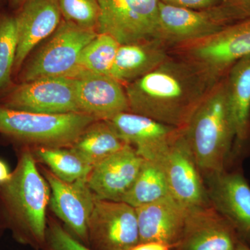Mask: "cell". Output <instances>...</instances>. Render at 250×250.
I'll list each match as a JSON object with an SVG mask.
<instances>
[{"mask_svg":"<svg viewBox=\"0 0 250 250\" xmlns=\"http://www.w3.org/2000/svg\"><path fill=\"white\" fill-rule=\"evenodd\" d=\"M221 80L187 57H169L152 72L125 85L129 112L184 129Z\"/></svg>","mask_w":250,"mask_h":250,"instance_id":"1","label":"cell"},{"mask_svg":"<svg viewBox=\"0 0 250 250\" xmlns=\"http://www.w3.org/2000/svg\"><path fill=\"white\" fill-rule=\"evenodd\" d=\"M36 161L30 148L21 151L11 177L0 184V202L5 223L16 238L39 250L45 246L50 188Z\"/></svg>","mask_w":250,"mask_h":250,"instance_id":"2","label":"cell"},{"mask_svg":"<svg viewBox=\"0 0 250 250\" xmlns=\"http://www.w3.org/2000/svg\"><path fill=\"white\" fill-rule=\"evenodd\" d=\"M224 77L184 129L204 179L226 170L236 140Z\"/></svg>","mask_w":250,"mask_h":250,"instance_id":"3","label":"cell"},{"mask_svg":"<svg viewBox=\"0 0 250 250\" xmlns=\"http://www.w3.org/2000/svg\"><path fill=\"white\" fill-rule=\"evenodd\" d=\"M95 121L83 113L43 114L0 106V134L36 147H70Z\"/></svg>","mask_w":250,"mask_h":250,"instance_id":"4","label":"cell"},{"mask_svg":"<svg viewBox=\"0 0 250 250\" xmlns=\"http://www.w3.org/2000/svg\"><path fill=\"white\" fill-rule=\"evenodd\" d=\"M243 17L225 2L211 9L192 10L160 2L155 39L177 47L218 34Z\"/></svg>","mask_w":250,"mask_h":250,"instance_id":"5","label":"cell"},{"mask_svg":"<svg viewBox=\"0 0 250 250\" xmlns=\"http://www.w3.org/2000/svg\"><path fill=\"white\" fill-rule=\"evenodd\" d=\"M95 29L80 27L62 19L49 41L23 67L22 82L75 75L83 48L97 36Z\"/></svg>","mask_w":250,"mask_h":250,"instance_id":"6","label":"cell"},{"mask_svg":"<svg viewBox=\"0 0 250 250\" xmlns=\"http://www.w3.org/2000/svg\"><path fill=\"white\" fill-rule=\"evenodd\" d=\"M170 196L188 212L211 205L205 179L188 142L184 130L159 154Z\"/></svg>","mask_w":250,"mask_h":250,"instance_id":"7","label":"cell"},{"mask_svg":"<svg viewBox=\"0 0 250 250\" xmlns=\"http://www.w3.org/2000/svg\"><path fill=\"white\" fill-rule=\"evenodd\" d=\"M161 0H99L96 31L120 45L155 39Z\"/></svg>","mask_w":250,"mask_h":250,"instance_id":"8","label":"cell"},{"mask_svg":"<svg viewBox=\"0 0 250 250\" xmlns=\"http://www.w3.org/2000/svg\"><path fill=\"white\" fill-rule=\"evenodd\" d=\"M221 80L230 67L250 54V18L234 23L203 40L176 47Z\"/></svg>","mask_w":250,"mask_h":250,"instance_id":"9","label":"cell"},{"mask_svg":"<svg viewBox=\"0 0 250 250\" xmlns=\"http://www.w3.org/2000/svg\"><path fill=\"white\" fill-rule=\"evenodd\" d=\"M88 238L93 250L132 249L140 243L135 208L123 202L95 198Z\"/></svg>","mask_w":250,"mask_h":250,"instance_id":"10","label":"cell"},{"mask_svg":"<svg viewBox=\"0 0 250 250\" xmlns=\"http://www.w3.org/2000/svg\"><path fill=\"white\" fill-rule=\"evenodd\" d=\"M0 106L43 114L81 113L75 82L70 77H48L22 82L5 97Z\"/></svg>","mask_w":250,"mask_h":250,"instance_id":"11","label":"cell"},{"mask_svg":"<svg viewBox=\"0 0 250 250\" xmlns=\"http://www.w3.org/2000/svg\"><path fill=\"white\" fill-rule=\"evenodd\" d=\"M42 172L50 188L51 208L70 232L88 246V221L95 197L88 187V179L66 182L44 167Z\"/></svg>","mask_w":250,"mask_h":250,"instance_id":"12","label":"cell"},{"mask_svg":"<svg viewBox=\"0 0 250 250\" xmlns=\"http://www.w3.org/2000/svg\"><path fill=\"white\" fill-rule=\"evenodd\" d=\"M210 204L250 246V186L240 172L226 170L205 179Z\"/></svg>","mask_w":250,"mask_h":250,"instance_id":"13","label":"cell"},{"mask_svg":"<svg viewBox=\"0 0 250 250\" xmlns=\"http://www.w3.org/2000/svg\"><path fill=\"white\" fill-rule=\"evenodd\" d=\"M72 78L81 113L97 121H109L119 113L129 112L125 88L113 77L77 70Z\"/></svg>","mask_w":250,"mask_h":250,"instance_id":"14","label":"cell"},{"mask_svg":"<svg viewBox=\"0 0 250 250\" xmlns=\"http://www.w3.org/2000/svg\"><path fill=\"white\" fill-rule=\"evenodd\" d=\"M143 161L134 147L126 144L94 166L87 181L95 198L122 202L134 184Z\"/></svg>","mask_w":250,"mask_h":250,"instance_id":"15","label":"cell"},{"mask_svg":"<svg viewBox=\"0 0 250 250\" xmlns=\"http://www.w3.org/2000/svg\"><path fill=\"white\" fill-rule=\"evenodd\" d=\"M240 238L231 223L210 205L188 212L175 250H235Z\"/></svg>","mask_w":250,"mask_h":250,"instance_id":"16","label":"cell"},{"mask_svg":"<svg viewBox=\"0 0 250 250\" xmlns=\"http://www.w3.org/2000/svg\"><path fill=\"white\" fill-rule=\"evenodd\" d=\"M19 9L15 16L18 47L14 72L36 46L53 34L62 18L57 0H25Z\"/></svg>","mask_w":250,"mask_h":250,"instance_id":"17","label":"cell"},{"mask_svg":"<svg viewBox=\"0 0 250 250\" xmlns=\"http://www.w3.org/2000/svg\"><path fill=\"white\" fill-rule=\"evenodd\" d=\"M107 121L121 139L146 160H155L183 129L131 112L119 113Z\"/></svg>","mask_w":250,"mask_h":250,"instance_id":"18","label":"cell"},{"mask_svg":"<svg viewBox=\"0 0 250 250\" xmlns=\"http://www.w3.org/2000/svg\"><path fill=\"white\" fill-rule=\"evenodd\" d=\"M139 227V243L159 242L175 248L179 243L188 211L167 195L158 201L135 208Z\"/></svg>","mask_w":250,"mask_h":250,"instance_id":"19","label":"cell"},{"mask_svg":"<svg viewBox=\"0 0 250 250\" xmlns=\"http://www.w3.org/2000/svg\"><path fill=\"white\" fill-rule=\"evenodd\" d=\"M170 57L167 47L158 39L120 45L111 76L123 85L152 72Z\"/></svg>","mask_w":250,"mask_h":250,"instance_id":"20","label":"cell"},{"mask_svg":"<svg viewBox=\"0 0 250 250\" xmlns=\"http://www.w3.org/2000/svg\"><path fill=\"white\" fill-rule=\"evenodd\" d=\"M227 96L239 148L250 139V54L237 61L225 77Z\"/></svg>","mask_w":250,"mask_h":250,"instance_id":"21","label":"cell"},{"mask_svg":"<svg viewBox=\"0 0 250 250\" xmlns=\"http://www.w3.org/2000/svg\"><path fill=\"white\" fill-rule=\"evenodd\" d=\"M126 144L107 121H95L85 128L70 148L93 167Z\"/></svg>","mask_w":250,"mask_h":250,"instance_id":"22","label":"cell"},{"mask_svg":"<svg viewBox=\"0 0 250 250\" xmlns=\"http://www.w3.org/2000/svg\"><path fill=\"white\" fill-rule=\"evenodd\" d=\"M170 195L165 174L156 161L144 159L134 184L122 202L134 208L158 201Z\"/></svg>","mask_w":250,"mask_h":250,"instance_id":"23","label":"cell"},{"mask_svg":"<svg viewBox=\"0 0 250 250\" xmlns=\"http://www.w3.org/2000/svg\"><path fill=\"white\" fill-rule=\"evenodd\" d=\"M32 153L64 182L88 179L93 169V166L70 147H36Z\"/></svg>","mask_w":250,"mask_h":250,"instance_id":"24","label":"cell"},{"mask_svg":"<svg viewBox=\"0 0 250 250\" xmlns=\"http://www.w3.org/2000/svg\"><path fill=\"white\" fill-rule=\"evenodd\" d=\"M120 45L119 42L111 36L98 33L82 50L77 70L111 76L112 67Z\"/></svg>","mask_w":250,"mask_h":250,"instance_id":"25","label":"cell"},{"mask_svg":"<svg viewBox=\"0 0 250 250\" xmlns=\"http://www.w3.org/2000/svg\"><path fill=\"white\" fill-rule=\"evenodd\" d=\"M17 47V28L15 17H1L0 18V93L11 84Z\"/></svg>","mask_w":250,"mask_h":250,"instance_id":"26","label":"cell"},{"mask_svg":"<svg viewBox=\"0 0 250 250\" xmlns=\"http://www.w3.org/2000/svg\"><path fill=\"white\" fill-rule=\"evenodd\" d=\"M63 20L80 27L96 30L100 4L99 0H57Z\"/></svg>","mask_w":250,"mask_h":250,"instance_id":"27","label":"cell"},{"mask_svg":"<svg viewBox=\"0 0 250 250\" xmlns=\"http://www.w3.org/2000/svg\"><path fill=\"white\" fill-rule=\"evenodd\" d=\"M45 250H93L83 244L56 220L47 224Z\"/></svg>","mask_w":250,"mask_h":250,"instance_id":"28","label":"cell"},{"mask_svg":"<svg viewBox=\"0 0 250 250\" xmlns=\"http://www.w3.org/2000/svg\"><path fill=\"white\" fill-rule=\"evenodd\" d=\"M225 1V0H161V2L166 4L192 10L211 9Z\"/></svg>","mask_w":250,"mask_h":250,"instance_id":"29","label":"cell"},{"mask_svg":"<svg viewBox=\"0 0 250 250\" xmlns=\"http://www.w3.org/2000/svg\"><path fill=\"white\" fill-rule=\"evenodd\" d=\"M226 1L241 15L243 19H250V0H226Z\"/></svg>","mask_w":250,"mask_h":250,"instance_id":"30","label":"cell"},{"mask_svg":"<svg viewBox=\"0 0 250 250\" xmlns=\"http://www.w3.org/2000/svg\"><path fill=\"white\" fill-rule=\"evenodd\" d=\"M172 247L165 243L159 242H147V243H139L130 250H170Z\"/></svg>","mask_w":250,"mask_h":250,"instance_id":"31","label":"cell"},{"mask_svg":"<svg viewBox=\"0 0 250 250\" xmlns=\"http://www.w3.org/2000/svg\"><path fill=\"white\" fill-rule=\"evenodd\" d=\"M11 172H10L9 167L4 161L0 160V184L5 183L11 177Z\"/></svg>","mask_w":250,"mask_h":250,"instance_id":"32","label":"cell"},{"mask_svg":"<svg viewBox=\"0 0 250 250\" xmlns=\"http://www.w3.org/2000/svg\"><path fill=\"white\" fill-rule=\"evenodd\" d=\"M250 250V246L245 243L244 241L240 239L237 243L236 250Z\"/></svg>","mask_w":250,"mask_h":250,"instance_id":"33","label":"cell"},{"mask_svg":"<svg viewBox=\"0 0 250 250\" xmlns=\"http://www.w3.org/2000/svg\"><path fill=\"white\" fill-rule=\"evenodd\" d=\"M25 0H10L11 6L14 8L19 9Z\"/></svg>","mask_w":250,"mask_h":250,"instance_id":"34","label":"cell"},{"mask_svg":"<svg viewBox=\"0 0 250 250\" xmlns=\"http://www.w3.org/2000/svg\"><path fill=\"white\" fill-rule=\"evenodd\" d=\"M0 214L4 215V213H3L2 207H1V202H0Z\"/></svg>","mask_w":250,"mask_h":250,"instance_id":"35","label":"cell"},{"mask_svg":"<svg viewBox=\"0 0 250 250\" xmlns=\"http://www.w3.org/2000/svg\"><path fill=\"white\" fill-rule=\"evenodd\" d=\"M0 1H1V0H0Z\"/></svg>","mask_w":250,"mask_h":250,"instance_id":"36","label":"cell"}]
</instances>
